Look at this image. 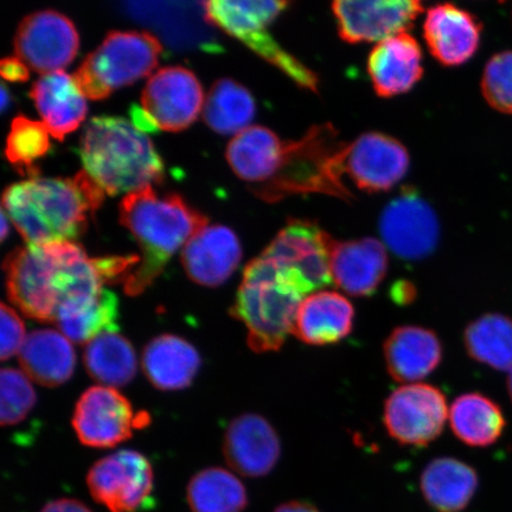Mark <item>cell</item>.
Wrapping results in <instances>:
<instances>
[{
	"label": "cell",
	"instance_id": "6da1fadb",
	"mask_svg": "<svg viewBox=\"0 0 512 512\" xmlns=\"http://www.w3.org/2000/svg\"><path fill=\"white\" fill-rule=\"evenodd\" d=\"M139 262L138 255L89 258L72 241L27 245L4 261L6 292L25 316L56 322L67 300L98 293L108 283H125Z\"/></svg>",
	"mask_w": 512,
	"mask_h": 512
},
{
	"label": "cell",
	"instance_id": "7a4b0ae2",
	"mask_svg": "<svg viewBox=\"0 0 512 512\" xmlns=\"http://www.w3.org/2000/svg\"><path fill=\"white\" fill-rule=\"evenodd\" d=\"M105 195L82 170L73 178L35 177L12 184L4 191L2 209L27 245L75 242Z\"/></svg>",
	"mask_w": 512,
	"mask_h": 512
},
{
	"label": "cell",
	"instance_id": "3957f363",
	"mask_svg": "<svg viewBox=\"0 0 512 512\" xmlns=\"http://www.w3.org/2000/svg\"><path fill=\"white\" fill-rule=\"evenodd\" d=\"M119 214L142 251L139 265L124 283L128 296H139L155 283L172 256L209 222L181 196H158L153 188L126 195Z\"/></svg>",
	"mask_w": 512,
	"mask_h": 512
},
{
	"label": "cell",
	"instance_id": "277c9868",
	"mask_svg": "<svg viewBox=\"0 0 512 512\" xmlns=\"http://www.w3.org/2000/svg\"><path fill=\"white\" fill-rule=\"evenodd\" d=\"M79 153L83 171L110 196L132 194L164 181L163 160L152 140L123 118L89 120Z\"/></svg>",
	"mask_w": 512,
	"mask_h": 512
},
{
	"label": "cell",
	"instance_id": "5b68a950",
	"mask_svg": "<svg viewBox=\"0 0 512 512\" xmlns=\"http://www.w3.org/2000/svg\"><path fill=\"white\" fill-rule=\"evenodd\" d=\"M348 145L331 124L312 126L298 140H284L273 177L254 195L267 203L303 194L352 200L354 194L344 182Z\"/></svg>",
	"mask_w": 512,
	"mask_h": 512
},
{
	"label": "cell",
	"instance_id": "8992f818",
	"mask_svg": "<svg viewBox=\"0 0 512 512\" xmlns=\"http://www.w3.org/2000/svg\"><path fill=\"white\" fill-rule=\"evenodd\" d=\"M305 297L261 254L246 266L230 315L247 329L249 348L278 351L293 335Z\"/></svg>",
	"mask_w": 512,
	"mask_h": 512
},
{
	"label": "cell",
	"instance_id": "52a82bcc",
	"mask_svg": "<svg viewBox=\"0 0 512 512\" xmlns=\"http://www.w3.org/2000/svg\"><path fill=\"white\" fill-rule=\"evenodd\" d=\"M204 14L215 27L238 38L256 55L283 72L297 86L318 92L319 79L296 56L288 53L268 31L287 6V2L266 0H211L202 3Z\"/></svg>",
	"mask_w": 512,
	"mask_h": 512
},
{
	"label": "cell",
	"instance_id": "ba28073f",
	"mask_svg": "<svg viewBox=\"0 0 512 512\" xmlns=\"http://www.w3.org/2000/svg\"><path fill=\"white\" fill-rule=\"evenodd\" d=\"M163 47L147 31H111L76 70L73 78L89 100L107 99L156 69Z\"/></svg>",
	"mask_w": 512,
	"mask_h": 512
},
{
	"label": "cell",
	"instance_id": "9c48e42d",
	"mask_svg": "<svg viewBox=\"0 0 512 512\" xmlns=\"http://www.w3.org/2000/svg\"><path fill=\"white\" fill-rule=\"evenodd\" d=\"M334 240L316 222L293 219L261 255L306 298L332 283L330 254Z\"/></svg>",
	"mask_w": 512,
	"mask_h": 512
},
{
	"label": "cell",
	"instance_id": "30bf717a",
	"mask_svg": "<svg viewBox=\"0 0 512 512\" xmlns=\"http://www.w3.org/2000/svg\"><path fill=\"white\" fill-rule=\"evenodd\" d=\"M201 82L184 67L159 69L146 82L140 106H132V121L140 131L181 132L203 111Z\"/></svg>",
	"mask_w": 512,
	"mask_h": 512
},
{
	"label": "cell",
	"instance_id": "8fae6325",
	"mask_svg": "<svg viewBox=\"0 0 512 512\" xmlns=\"http://www.w3.org/2000/svg\"><path fill=\"white\" fill-rule=\"evenodd\" d=\"M448 415L446 396L438 387L411 383L388 396L383 407V425L396 443L421 447L440 437Z\"/></svg>",
	"mask_w": 512,
	"mask_h": 512
},
{
	"label": "cell",
	"instance_id": "7c38bea8",
	"mask_svg": "<svg viewBox=\"0 0 512 512\" xmlns=\"http://www.w3.org/2000/svg\"><path fill=\"white\" fill-rule=\"evenodd\" d=\"M87 486L96 503L110 512H137L152 503L155 476L144 454L121 450L98 460Z\"/></svg>",
	"mask_w": 512,
	"mask_h": 512
},
{
	"label": "cell",
	"instance_id": "4fadbf2b",
	"mask_svg": "<svg viewBox=\"0 0 512 512\" xmlns=\"http://www.w3.org/2000/svg\"><path fill=\"white\" fill-rule=\"evenodd\" d=\"M149 424V414L134 412L123 394L105 386L87 389L76 403L73 415V427L79 440L93 448L117 446Z\"/></svg>",
	"mask_w": 512,
	"mask_h": 512
},
{
	"label": "cell",
	"instance_id": "5bb4252c",
	"mask_svg": "<svg viewBox=\"0 0 512 512\" xmlns=\"http://www.w3.org/2000/svg\"><path fill=\"white\" fill-rule=\"evenodd\" d=\"M79 32L70 19L54 10L23 19L15 36V54L25 66L43 75L61 72L78 55Z\"/></svg>",
	"mask_w": 512,
	"mask_h": 512
},
{
	"label": "cell",
	"instance_id": "9a60e30c",
	"mask_svg": "<svg viewBox=\"0 0 512 512\" xmlns=\"http://www.w3.org/2000/svg\"><path fill=\"white\" fill-rule=\"evenodd\" d=\"M380 233L386 246L399 258L425 259L438 246V216L418 192L405 190L384 208Z\"/></svg>",
	"mask_w": 512,
	"mask_h": 512
},
{
	"label": "cell",
	"instance_id": "2e32d148",
	"mask_svg": "<svg viewBox=\"0 0 512 512\" xmlns=\"http://www.w3.org/2000/svg\"><path fill=\"white\" fill-rule=\"evenodd\" d=\"M331 8L339 36L351 44L380 43L408 32L425 10L416 0H338Z\"/></svg>",
	"mask_w": 512,
	"mask_h": 512
},
{
	"label": "cell",
	"instance_id": "e0dca14e",
	"mask_svg": "<svg viewBox=\"0 0 512 512\" xmlns=\"http://www.w3.org/2000/svg\"><path fill=\"white\" fill-rule=\"evenodd\" d=\"M409 169V153L393 137L379 132L362 134L348 145L345 176L362 191H388L395 187Z\"/></svg>",
	"mask_w": 512,
	"mask_h": 512
},
{
	"label": "cell",
	"instance_id": "ac0fdd59",
	"mask_svg": "<svg viewBox=\"0 0 512 512\" xmlns=\"http://www.w3.org/2000/svg\"><path fill=\"white\" fill-rule=\"evenodd\" d=\"M223 454L230 469L249 478L270 475L281 456V443L270 421L247 413L230 422L223 440Z\"/></svg>",
	"mask_w": 512,
	"mask_h": 512
},
{
	"label": "cell",
	"instance_id": "d6986e66",
	"mask_svg": "<svg viewBox=\"0 0 512 512\" xmlns=\"http://www.w3.org/2000/svg\"><path fill=\"white\" fill-rule=\"evenodd\" d=\"M482 24L471 12L453 4L428 9L424 38L434 59L446 67H458L476 55Z\"/></svg>",
	"mask_w": 512,
	"mask_h": 512
},
{
	"label": "cell",
	"instance_id": "ffe728a7",
	"mask_svg": "<svg viewBox=\"0 0 512 512\" xmlns=\"http://www.w3.org/2000/svg\"><path fill=\"white\" fill-rule=\"evenodd\" d=\"M242 259L241 243L232 229L207 226L184 246L181 260L194 283L221 286L238 270Z\"/></svg>",
	"mask_w": 512,
	"mask_h": 512
},
{
	"label": "cell",
	"instance_id": "44dd1931",
	"mask_svg": "<svg viewBox=\"0 0 512 512\" xmlns=\"http://www.w3.org/2000/svg\"><path fill=\"white\" fill-rule=\"evenodd\" d=\"M330 267L332 281L351 297L373 296L388 271L386 247L379 240H334Z\"/></svg>",
	"mask_w": 512,
	"mask_h": 512
},
{
	"label": "cell",
	"instance_id": "7402d4cb",
	"mask_svg": "<svg viewBox=\"0 0 512 512\" xmlns=\"http://www.w3.org/2000/svg\"><path fill=\"white\" fill-rule=\"evenodd\" d=\"M422 57L419 42L408 32L377 43L368 59V73L376 94L394 98L411 91L424 74Z\"/></svg>",
	"mask_w": 512,
	"mask_h": 512
},
{
	"label": "cell",
	"instance_id": "603a6c76",
	"mask_svg": "<svg viewBox=\"0 0 512 512\" xmlns=\"http://www.w3.org/2000/svg\"><path fill=\"white\" fill-rule=\"evenodd\" d=\"M388 374L399 383L426 379L443 361V344L433 330L416 325L395 328L383 344Z\"/></svg>",
	"mask_w": 512,
	"mask_h": 512
},
{
	"label": "cell",
	"instance_id": "cb8c5ba5",
	"mask_svg": "<svg viewBox=\"0 0 512 512\" xmlns=\"http://www.w3.org/2000/svg\"><path fill=\"white\" fill-rule=\"evenodd\" d=\"M354 322V305L347 297L334 291H318L300 304L293 335L312 347H325L347 338Z\"/></svg>",
	"mask_w": 512,
	"mask_h": 512
},
{
	"label": "cell",
	"instance_id": "d4e9b609",
	"mask_svg": "<svg viewBox=\"0 0 512 512\" xmlns=\"http://www.w3.org/2000/svg\"><path fill=\"white\" fill-rule=\"evenodd\" d=\"M30 96L51 137L60 142L78 130L87 117V98L73 76L63 70L41 76L32 85Z\"/></svg>",
	"mask_w": 512,
	"mask_h": 512
},
{
	"label": "cell",
	"instance_id": "484cf974",
	"mask_svg": "<svg viewBox=\"0 0 512 512\" xmlns=\"http://www.w3.org/2000/svg\"><path fill=\"white\" fill-rule=\"evenodd\" d=\"M142 366L153 387L171 392L190 386L201 368V356L184 338L165 334L146 345Z\"/></svg>",
	"mask_w": 512,
	"mask_h": 512
},
{
	"label": "cell",
	"instance_id": "4316f807",
	"mask_svg": "<svg viewBox=\"0 0 512 512\" xmlns=\"http://www.w3.org/2000/svg\"><path fill=\"white\" fill-rule=\"evenodd\" d=\"M479 485L475 469L462 460L440 457L428 463L420 477L426 502L437 512H462Z\"/></svg>",
	"mask_w": 512,
	"mask_h": 512
},
{
	"label": "cell",
	"instance_id": "83f0119b",
	"mask_svg": "<svg viewBox=\"0 0 512 512\" xmlns=\"http://www.w3.org/2000/svg\"><path fill=\"white\" fill-rule=\"evenodd\" d=\"M19 363L31 380L57 387L73 376L76 355L69 339L51 329L32 331L19 351Z\"/></svg>",
	"mask_w": 512,
	"mask_h": 512
},
{
	"label": "cell",
	"instance_id": "f1b7e54d",
	"mask_svg": "<svg viewBox=\"0 0 512 512\" xmlns=\"http://www.w3.org/2000/svg\"><path fill=\"white\" fill-rule=\"evenodd\" d=\"M284 140L264 126H251L235 136L227 147V160L234 174L258 190L273 177Z\"/></svg>",
	"mask_w": 512,
	"mask_h": 512
},
{
	"label": "cell",
	"instance_id": "f546056e",
	"mask_svg": "<svg viewBox=\"0 0 512 512\" xmlns=\"http://www.w3.org/2000/svg\"><path fill=\"white\" fill-rule=\"evenodd\" d=\"M119 299L104 290L67 300L57 313L56 324L69 341L89 343L94 338L117 332Z\"/></svg>",
	"mask_w": 512,
	"mask_h": 512
},
{
	"label": "cell",
	"instance_id": "4dcf8cb0",
	"mask_svg": "<svg viewBox=\"0 0 512 512\" xmlns=\"http://www.w3.org/2000/svg\"><path fill=\"white\" fill-rule=\"evenodd\" d=\"M448 419L454 435L471 447L494 445L507 426L501 407L480 393L458 396L452 403Z\"/></svg>",
	"mask_w": 512,
	"mask_h": 512
},
{
	"label": "cell",
	"instance_id": "1f68e13d",
	"mask_svg": "<svg viewBox=\"0 0 512 512\" xmlns=\"http://www.w3.org/2000/svg\"><path fill=\"white\" fill-rule=\"evenodd\" d=\"M256 104L251 92L241 83L224 78L217 80L207 95L203 119L216 133L230 136L251 127Z\"/></svg>",
	"mask_w": 512,
	"mask_h": 512
},
{
	"label": "cell",
	"instance_id": "d6a6232c",
	"mask_svg": "<svg viewBox=\"0 0 512 512\" xmlns=\"http://www.w3.org/2000/svg\"><path fill=\"white\" fill-rule=\"evenodd\" d=\"M83 362L88 374L105 387H124L137 374V355L130 341L107 332L87 344Z\"/></svg>",
	"mask_w": 512,
	"mask_h": 512
},
{
	"label": "cell",
	"instance_id": "836d02e7",
	"mask_svg": "<svg viewBox=\"0 0 512 512\" xmlns=\"http://www.w3.org/2000/svg\"><path fill=\"white\" fill-rule=\"evenodd\" d=\"M187 499L191 512H243L248 505L245 485L222 467H208L191 478Z\"/></svg>",
	"mask_w": 512,
	"mask_h": 512
},
{
	"label": "cell",
	"instance_id": "e575fe53",
	"mask_svg": "<svg viewBox=\"0 0 512 512\" xmlns=\"http://www.w3.org/2000/svg\"><path fill=\"white\" fill-rule=\"evenodd\" d=\"M467 354L479 363L499 371L512 370V318L486 313L466 326Z\"/></svg>",
	"mask_w": 512,
	"mask_h": 512
},
{
	"label": "cell",
	"instance_id": "d590c367",
	"mask_svg": "<svg viewBox=\"0 0 512 512\" xmlns=\"http://www.w3.org/2000/svg\"><path fill=\"white\" fill-rule=\"evenodd\" d=\"M50 137L46 125L19 115L12 120L5 156L19 174L35 178L38 175L35 163L50 150Z\"/></svg>",
	"mask_w": 512,
	"mask_h": 512
},
{
	"label": "cell",
	"instance_id": "8d00e7d4",
	"mask_svg": "<svg viewBox=\"0 0 512 512\" xmlns=\"http://www.w3.org/2000/svg\"><path fill=\"white\" fill-rule=\"evenodd\" d=\"M2 383V426H14L22 422L32 408L37 396L27 374L14 368H4L0 375Z\"/></svg>",
	"mask_w": 512,
	"mask_h": 512
},
{
	"label": "cell",
	"instance_id": "74e56055",
	"mask_svg": "<svg viewBox=\"0 0 512 512\" xmlns=\"http://www.w3.org/2000/svg\"><path fill=\"white\" fill-rule=\"evenodd\" d=\"M482 93L494 110L512 114V50L502 51L486 63Z\"/></svg>",
	"mask_w": 512,
	"mask_h": 512
},
{
	"label": "cell",
	"instance_id": "f35d334b",
	"mask_svg": "<svg viewBox=\"0 0 512 512\" xmlns=\"http://www.w3.org/2000/svg\"><path fill=\"white\" fill-rule=\"evenodd\" d=\"M0 317H2V348H0V352H2V360L6 361L21 351L27 337H25L23 320L12 307L3 303Z\"/></svg>",
	"mask_w": 512,
	"mask_h": 512
},
{
	"label": "cell",
	"instance_id": "ab89813d",
	"mask_svg": "<svg viewBox=\"0 0 512 512\" xmlns=\"http://www.w3.org/2000/svg\"><path fill=\"white\" fill-rule=\"evenodd\" d=\"M0 74L5 80L11 82H24L29 79V68L25 64L14 57H6L0 63Z\"/></svg>",
	"mask_w": 512,
	"mask_h": 512
},
{
	"label": "cell",
	"instance_id": "60d3db41",
	"mask_svg": "<svg viewBox=\"0 0 512 512\" xmlns=\"http://www.w3.org/2000/svg\"><path fill=\"white\" fill-rule=\"evenodd\" d=\"M41 512H93L86 504L73 498H61L44 505Z\"/></svg>",
	"mask_w": 512,
	"mask_h": 512
},
{
	"label": "cell",
	"instance_id": "b9f144b4",
	"mask_svg": "<svg viewBox=\"0 0 512 512\" xmlns=\"http://www.w3.org/2000/svg\"><path fill=\"white\" fill-rule=\"evenodd\" d=\"M392 297L394 302L399 305H407L414 302L416 290L409 281L401 280L394 284L392 288Z\"/></svg>",
	"mask_w": 512,
	"mask_h": 512
},
{
	"label": "cell",
	"instance_id": "7bdbcfd3",
	"mask_svg": "<svg viewBox=\"0 0 512 512\" xmlns=\"http://www.w3.org/2000/svg\"><path fill=\"white\" fill-rule=\"evenodd\" d=\"M274 512H320L315 505L307 502L293 501L279 505Z\"/></svg>",
	"mask_w": 512,
	"mask_h": 512
},
{
	"label": "cell",
	"instance_id": "ee69618b",
	"mask_svg": "<svg viewBox=\"0 0 512 512\" xmlns=\"http://www.w3.org/2000/svg\"><path fill=\"white\" fill-rule=\"evenodd\" d=\"M8 215H6L5 211L2 209V240L4 241L8 238L9 234V223H8Z\"/></svg>",
	"mask_w": 512,
	"mask_h": 512
},
{
	"label": "cell",
	"instance_id": "f6af8a7d",
	"mask_svg": "<svg viewBox=\"0 0 512 512\" xmlns=\"http://www.w3.org/2000/svg\"><path fill=\"white\" fill-rule=\"evenodd\" d=\"M10 95L8 91H6L5 85H2V111L5 112L6 108L9 106Z\"/></svg>",
	"mask_w": 512,
	"mask_h": 512
},
{
	"label": "cell",
	"instance_id": "bcb514c9",
	"mask_svg": "<svg viewBox=\"0 0 512 512\" xmlns=\"http://www.w3.org/2000/svg\"><path fill=\"white\" fill-rule=\"evenodd\" d=\"M508 392L512 401V370L510 371L509 377H508Z\"/></svg>",
	"mask_w": 512,
	"mask_h": 512
}]
</instances>
